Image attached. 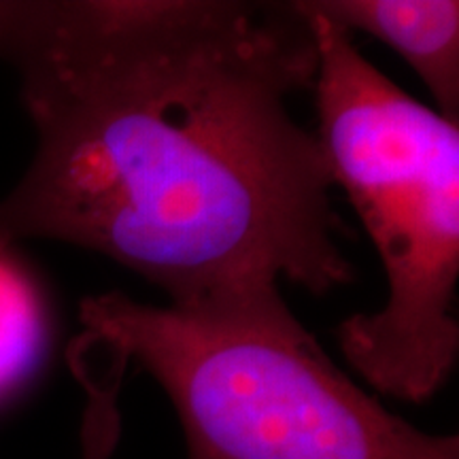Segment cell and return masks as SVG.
Wrapping results in <instances>:
<instances>
[{
	"label": "cell",
	"instance_id": "cell-3",
	"mask_svg": "<svg viewBox=\"0 0 459 459\" xmlns=\"http://www.w3.org/2000/svg\"><path fill=\"white\" fill-rule=\"evenodd\" d=\"M300 9L317 34L315 134L389 287L381 311L338 325V347L378 394L426 402L459 353V122L398 88L351 34Z\"/></svg>",
	"mask_w": 459,
	"mask_h": 459
},
{
	"label": "cell",
	"instance_id": "cell-2",
	"mask_svg": "<svg viewBox=\"0 0 459 459\" xmlns=\"http://www.w3.org/2000/svg\"><path fill=\"white\" fill-rule=\"evenodd\" d=\"M79 319L160 383L189 459H459L455 434L411 426L344 375L279 285L196 307L108 291Z\"/></svg>",
	"mask_w": 459,
	"mask_h": 459
},
{
	"label": "cell",
	"instance_id": "cell-5",
	"mask_svg": "<svg viewBox=\"0 0 459 459\" xmlns=\"http://www.w3.org/2000/svg\"><path fill=\"white\" fill-rule=\"evenodd\" d=\"M48 342V313L26 268L0 245V404L37 370Z\"/></svg>",
	"mask_w": 459,
	"mask_h": 459
},
{
	"label": "cell",
	"instance_id": "cell-4",
	"mask_svg": "<svg viewBox=\"0 0 459 459\" xmlns=\"http://www.w3.org/2000/svg\"><path fill=\"white\" fill-rule=\"evenodd\" d=\"M308 13L344 32H366L419 74L436 111L459 122L457 0H300Z\"/></svg>",
	"mask_w": 459,
	"mask_h": 459
},
{
	"label": "cell",
	"instance_id": "cell-6",
	"mask_svg": "<svg viewBox=\"0 0 459 459\" xmlns=\"http://www.w3.org/2000/svg\"><path fill=\"white\" fill-rule=\"evenodd\" d=\"M68 364L85 392L82 459H111L122 436L119 392L128 358L105 338L83 330L68 347Z\"/></svg>",
	"mask_w": 459,
	"mask_h": 459
},
{
	"label": "cell",
	"instance_id": "cell-1",
	"mask_svg": "<svg viewBox=\"0 0 459 459\" xmlns=\"http://www.w3.org/2000/svg\"><path fill=\"white\" fill-rule=\"evenodd\" d=\"M0 60L37 132L0 245L96 251L170 307L353 281L324 147L290 113L319 62L298 0L0 3Z\"/></svg>",
	"mask_w": 459,
	"mask_h": 459
}]
</instances>
